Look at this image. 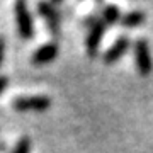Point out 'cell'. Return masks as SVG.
<instances>
[{"instance_id": "obj_1", "label": "cell", "mask_w": 153, "mask_h": 153, "mask_svg": "<svg viewBox=\"0 0 153 153\" xmlns=\"http://www.w3.org/2000/svg\"><path fill=\"white\" fill-rule=\"evenodd\" d=\"M133 53H134V65L141 76L152 75L153 71V58L150 51V44L146 38H138L133 44Z\"/></svg>"}, {"instance_id": "obj_2", "label": "cell", "mask_w": 153, "mask_h": 153, "mask_svg": "<svg viewBox=\"0 0 153 153\" xmlns=\"http://www.w3.org/2000/svg\"><path fill=\"white\" fill-rule=\"evenodd\" d=\"M12 107L19 112H44L51 107L48 95H22L12 100Z\"/></svg>"}, {"instance_id": "obj_3", "label": "cell", "mask_w": 153, "mask_h": 153, "mask_svg": "<svg viewBox=\"0 0 153 153\" xmlns=\"http://www.w3.org/2000/svg\"><path fill=\"white\" fill-rule=\"evenodd\" d=\"M14 12H16V22L17 31L22 39H31L34 36V21L29 12V7L24 0H17L14 4Z\"/></svg>"}, {"instance_id": "obj_4", "label": "cell", "mask_w": 153, "mask_h": 153, "mask_svg": "<svg viewBox=\"0 0 153 153\" xmlns=\"http://www.w3.org/2000/svg\"><path fill=\"white\" fill-rule=\"evenodd\" d=\"M38 12L41 14L46 24H48L49 33L53 34L55 38L60 36V26H61V16L60 12L56 10V7L49 2H39L38 4Z\"/></svg>"}, {"instance_id": "obj_5", "label": "cell", "mask_w": 153, "mask_h": 153, "mask_svg": "<svg viewBox=\"0 0 153 153\" xmlns=\"http://www.w3.org/2000/svg\"><path fill=\"white\" fill-rule=\"evenodd\" d=\"M104 34H105V24L102 22V19H95V21L92 22V26H90L87 41H85V48H87L88 56H95L97 55Z\"/></svg>"}, {"instance_id": "obj_6", "label": "cell", "mask_w": 153, "mask_h": 153, "mask_svg": "<svg viewBox=\"0 0 153 153\" xmlns=\"http://www.w3.org/2000/svg\"><path fill=\"white\" fill-rule=\"evenodd\" d=\"M129 46H131V39H129V36H119L114 43L111 44L109 48L105 49L104 56H102L104 63L111 65V63H116L117 60H121V58L126 55V51L129 49Z\"/></svg>"}, {"instance_id": "obj_7", "label": "cell", "mask_w": 153, "mask_h": 153, "mask_svg": "<svg viewBox=\"0 0 153 153\" xmlns=\"http://www.w3.org/2000/svg\"><path fill=\"white\" fill-rule=\"evenodd\" d=\"M58 51H60V48H58L56 43L43 44V46H39V48L33 53V63L34 65H46V63H51L53 60H56Z\"/></svg>"}, {"instance_id": "obj_8", "label": "cell", "mask_w": 153, "mask_h": 153, "mask_svg": "<svg viewBox=\"0 0 153 153\" xmlns=\"http://www.w3.org/2000/svg\"><path fill=\"white\" fill-rule=\"evenodd\" d=\"M146 21V12L141 10V9H134V10H129L123 14L121 17V24L123 27H128V29H133V27H138L140 24Z\"/></svg>"}, {"instance_id": "obj_9", "label": "cell", "mask_w": 153, "mask_h": 153, "mask_svg": "<svg viewBox=\"0 0 153 153\" xmlns=\"http://www.w3.org/2000/svg\"><path fill=\"white\" fill-rule=\"evenodd\" d=\"M121 17H123V14H121L119 7L112 5V4L104 5V9H102V12H100V19H102V22H104L105 26H107V24L121 22Z\"/></svg>"}, {"instance_id": "obj_10", "label": "cell", "mask_w": 153, "mask_h": 153, "mask_svg": "<svg viewBox=\"0 0 153 153\" xmlns=\"http://www.w3.org/2000/svg\"><path fill=\"white\" fill-rule=\"evenodd\" d=\"M31 146H33V141H31V138L29 136H22L17 145L14 146L10 153H31Z\"/></svg>"}, {"instance_id": "obj_11", "label": "cell", "mask_w": 153, "mask_h": 153, "mask_svg": "<svg viewBox=\"0 0 153 153\" xmlns=\"http://www.w3.org/2000/svg\"><path fill=\"white\" fill-rule=\"evenodd\" d=\"M4 58H5V39L0 36V66L4 63Z\"/></svg>"}, {"instance_id": "obj_12", "label": "cell", "mask_w": 153, "mask_h": 153, "mask_svg": "<svg viewBox=\"0 0 153 153\" xmlns=\"http://www.w3.org/2000/svg\"><path fill=\"white\" fill-rule=\"evenodd\" d=\"M7 85H9V76L0 75V95H2V92L7 88Z\"/></svg>"}, {"instance_id": "obj_13", "label": "cell", "mask_w": 153, "mask_h": 153, "mask_svg": "<svg viewBox=\"0 0 153 153\" xmlns=\"http://www.w3.org/2000/svg\"><path fill=\"white\" fill-rule=\"evenodd\" d=\"M5 150H7V145H5V143H0V153L5 152Z\"/></svg>"}]
</instances>
